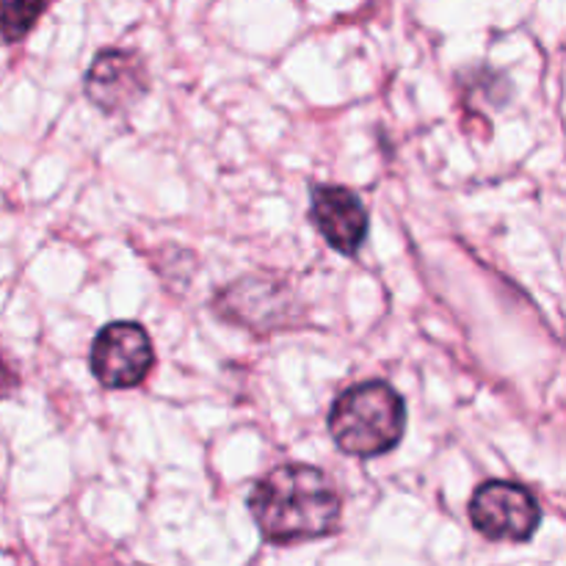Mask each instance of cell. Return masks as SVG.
<instances>
[{"mask_svg": "<svg viewBox=\"0 0 566 566\" xmlns=\"http://www.w3.org/2000/svg\"><path fill=\"white\" fill-rule=\"evenodd\" d=\"M92 376L108 390H130L149 376L155 348L147 329L136 321H114L103 326L88 354Z\"/></svg>", "mask_w": 566, "mask_h": 566, "instance_id": "cell-3", "label": "cell"}, {"mask_svg": "<svg viewBox=\"0 0 566 566\" xmlns=\"http://www.w3.org/2000/svg\"><path fill=\"white\" fill-rule=\"evenodd\" d=\"M17 385H20V376H17L14 365H11L9 359H6V354L0 352V401L9 398L11 392L17 390Z\"/></svg>", "mask_w": 566, "mask_h": 566, "instance_id": "cell-9", "label": "cell"}, {"mask_svg": "<svg viewBox=\"0 0 566 566\" xmlns=\"http://www.w3.org/2000/svg\"><path fill=\"white\" fill-rule=\"evenodd\" d=\"M310 219L335 252L354 258L368 238V210L363 199L343 186L313 188Z\"/></svg>", "mask_w": 566, "mask_h": 566, "instance_id": "cell-7", "label": "cell"}, {"mask_svg": "<svg viewBox=\"0 0 566 566\" xmlns=\"http://www.w3.org/2000/svg\"><path fill=\"white\" fill-rule=\"evenodd\" d=\"M249 512L265 542L291 547L337 534L343 501L324 470L282 464L254 486Z\"/></svg>", "mask_w": 566, "mask_h": 566, "instance_id": "cell-1", "label": "cell"}, {"mask_svg": "<svg viewBox=\"0 0 566 566\" xmlns=\"http://www.w3.org/2000/svg\"><path fill=\"white\" fill-rule=\"evenodd\" d=\"M403 431L407 403L387 381H365L332 403L329 434L348 457H385L401 442Z\"/></svg>", "mask_w": 566, "mask_h": 566, "instance_id": "cell-2", "label": "cell"}, {"mask_svg": "<svg viewBox=\"0 0 566 566\" xmlns=\"http://www.w3.org/2000/svg\"><path fill=\"white\" fill-rule=\"evenodd\" d=\"M470 523L490 542H528L539 531L542 506L523 484L486 481L473 492Z\"/></svg>", "mask_w": 566, "mask_h": 566, "instance_id": "cell-4", "label": "cell"}, {"mask_svg": "<svg viewBox=\"0 0 566 566\" xmlns=\"http://www.w3.org/2000/svg\"><path fill=\"white\" fill-rule=\"evenodd\" d=\"M86 97L103 114H125L149 92L147 61L136 50L105 48L94 55L86 72Z\"/></svg>", "mask_w": 566, "mask_h": 566, "instance_id": "cell-6", "label": "cell"}, {"mask_svg": "<svg viewBox=\"0 0 566 566\" xmlns=\"http://www.w3.org/2000/svg\"><path fill=\"white\" fill-rule=\"evenodd\" d=\"M48 6L50 0H0V39L22 42Z\"/></svg>", "mask_w": 566, "mask_h": 566, "instance_id": "cell-8", "label": "cell"}, {"mask_svg": "<svg viewBox=\"0 0 566 566\" xmlns=\"http://www.w3.org/2000/svg\"><path fill=\"white\" fill-rule=\"evenodd\" d=\"M213 307L221 318L235 321L238 326H247L260 335L298 326V304L287 285L263 276H243L241 282H232L216 296Z\"/></svg>", "mask_w": 566, "mask_h": 566, "instance_id": "cell-5", "label": "cell"}]
</instances>
